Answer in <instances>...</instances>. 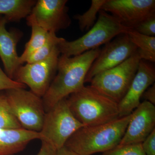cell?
<instances>
[{"mask_svg":"<svg viewBox=\"0 0 155 155\" xmlns=\"http://www.w3.org/2000/svg\"><path fill=\"white\" fill-rule=\"evenodd\" d=\"M101 51L98 48L79 55L60 56L57 74L42 98L46 112L84 86L86 75Z\"/></svg>","mask_w":155,"mask_h":155,"instance_id":"6da1fadb","label":"cell"},{"mask_svg":"<svg viewBox=\"0 0 155 155\" xmlns=\"http://www.w3.org/2000/svg\"><path fill=\"white\" fill-rule=\"evenodd\" d=\"M131 114L105 124L83 126L68 140L64 146L80 155L104 153L118 146Z\"/></svg>","mask_w":155,"mask_h":155,"instance_id":"7a4b0ae2","label":"cell"},{"mask_svg":"<svg viewBox=\"0 0 155 155\" xmlns=\"http://www.w3.org/2000/svg\"><path fill=\"white\" fill-rule=\"evenodd\" d=\"M67 100L73 116L84 126L101 125L119 118L118 103L90 85L70 94Z\"/></svg>","mask_w":155,"mask_h":155,"instance_id":"3957f363","label":"cell"},{"mask_svg":"<svg viewBox=\"0 0 155 155\" xmlns=\"http://www.w3.org/2000/svg\"><path fill=\"white\" fill-rule=\"evenodd\" d=\"M130 29L113 15L101 10L97 22L87 33L73 41L65 40L58 45V48L61 54L67 57L79 55L107 44L115 37L127 33Z\"/></svg>","mask_w":155,"mask_h":155,"instance_id":"277c9868","label":"cell"},{"mask_svg":"<svg viewBox=\"0 0 155 155\" xmlns=\"http://www.w3.org/2000/svg\"><path fill=\"white\" fill-rule=\"evenodd\" d=\"M83 126L73 116L65 98L46 112L39 132L41 140L49 143L58 150L64 147L72 134Z\"/></svg>","mask_w":155,"mask_h":155,"instance_id":"5b68a950","label":"cell"},{"mask_svg":"<svg viewBox=\"0 0 155 155\" xmlns=\"http://www.w3.org/2000/svg\"><path fill=\"white\" fill-rule=\"evenodd\" d=\"M140 60L136 52L120 65L96 75L90 81V86L119 104L129 89Z\"/></svg>","mask_w":155,"mask_h":155,"instance_id":"8992f818","label":"cell"},{"mask_svg":"<svg viewBox=\"0 0 155 155\" xmlns=\"http://www.w3.org/2000/svg\"><path fill=\"white\" fill-rule=\"evenodd\" d=\"M6 91L12 113L21 127L40 132L46 114L42 98L25 89H12Z\"/></svg>","mask_w":155,"mask_h":155,"instance_id":"52a82bcc","label":"cell"},{"mask_svg":"<svg viewBox=\"0 0 155 155\" xmlns=\"http://www.w3.org/2000/svg\"><path fill=\"white\" fill-rule=\"evenodd\" d=\"M60 54L57 46L43 61L21 65L15 72L14 80L28 86L31 91L42 98L55 76Z\"/></svg>","mask_w":155,"mask_h":155,"instance_id":"ba28073f","label":"cell"},{"mask_svg":"<svg viewBox=\"0 0 155 155\" xmlns=\"http://www.w3.org/2000/svg\"><path fill=\"white\" fill-rule=\"evenodd\" d=\"M137 48L127 33L117 36L106 44L92 64L85 82H90L99 73L120 65L136 53Z\"/></svg>","mask_w":155,"mask_h":155,"instance_id":"9c48e42d","label":"cell"},{"mask_svg":"<svg viewBox=\"0 0 155 155\" xmlns=\"http://www.w3.org/2000/svg\"><path fill=\"white\" fill-rule=\"evenodd\" d=\"M101 10L110 12L126 27L133 29L155 15V0H107Z\"/></svg>","mask_w":155,"mask_h":155,"instance_id":"30bf717a","label":"cell"},{"mask_svg":"<svg viewBox=\"0 0 155 155\" xmlns=\"http://www.w3.org/2000/svg\"><path fill=\"white\" fill-rule=\"evenodd\" d=\"M67 0H38L31 11L37 22L50 33L68 28L71 20L68 14Z\"/></svg>","mask_w":155,"mask_h":155,"instance_id":"8fae6325","label":"cell"},{"mask_svg":"<svg viewBox=\"0 0 155 155\" xmlns=\"http://www.w3.org/2000/svg\"><path fill=\"white\" fill-rule=\"evenodd\" d=\"M155 129V105L144 101L131 113L125 134L118 146L141 143Z\"/></svg>","mask_w":155,"mask_h":155,"instance_id":"7c38bea8","label":"cell"},{"mask_svg":"<svg viewBox=\"0 0 155 155\" xmlns=\"http://www.w3.org/2000/svg\"><path fill=\"white\" fill-rule=\"evenodd\" d=\"M155 68L149 62L140 60L138 69L129 88L118 104L119 117L130 115L140 104L145 91L154 83Z\"/></svg>","mask_w":155,"mask_h":155,"instance_id":"4fadbf2b","label":"cell"},{"mask_svg":"<svg viewBox=\"0 0 155 155\" xmlns=\"http://www.w3.org/2000/svg\"><path fill=\"white\" fill-rule=\"evenodd\" d=\"M8 21L5 17L0 16V58L2 62L5 72L11 79L21 64L17 54V45L21 33L6 28Z\"/></svg>","mask_w":155,"mask_h":155,"instance_id":"5bb4252c","label":"cell"},{"mask_svg":"<svg viewBox=\"0 0 155 155\" xmlns=\"http://www.w3.org/2000/svg\"><path fill=\"white\" fill-rule=\"evenodd\" d=\"M41 140L39 132L21 128H0V155H13L25 148L34 140Z\"/></svg>","mask_w":155,"mask_h":155,"instance_id":"9a60e30c","label":"cell"},{"mask_svg":"<svg viewBox=\"0 0 155 155\" xmlns=\"http://www.w3.org/2000/svg\"><path fill=\"white\" fill-rule=\"evenodd\" d=\"M36 2L34 0H0V16L8 22H18L27 17Z\"/></svg>","mask_w":155,"mask_h":155,"instance_id":"2e32d148","label":"cell"},{"mask_svg":"<svg viewBox=\"0 0 155 155\" xmlns=\"http://www.w3.org/2000/svg\"><path fill=\"white\" fill-rule=\"evenodd\" d=\"M27 24L31 28L30 40L26 44L25 49L19 57V61L22 65L25 63L27 58L37 50L41 47L49 38L52 34L48 32L38 24L34 16L30 14L26 17Z\"/></svg>","mask_w":155,"mask_h":155,"instance_id":"e0dca14e","label":"cell"},{"mask_svg":"<svg viewBox=\"0 0 155 155\" xmlns=\"http://www.w3.org/2000/svg\"><path fill=\"white\" fill-rule=\"evenodd\" d=\"M131 41L137 48V53L141 60L155 62V37L143 35L133 29L127 31Z\"/></svg>","mask_w":155,"mask_h":155,"instance_id":"ac0fdd59","label":"cell"},{"mask_svg":"<svg viewBox=\"0 0 155 155\" xmlns=\"http://www.w3.org/2000/svg\"><path fill=\"white\" fill-rule=\"evenodd\" d=\"M107 0H92L89 8L83 14H78L74 18L78 21L79 28L81 31L89 30L95 23L97 15L101 10L102 7Z\"/></svg>","mask_w":155,"mask_h":155,"instance_id":"d6986e66","label":"cell"},{"mask_svg":"<svg viewBox=\"0 0 155 155\" xmlns=\"http://www.w3.org/2000/svg\"><path fill=\"white\" fill-rule=\"evenodd\" d=\"M65 40L63 38L57 36L55 33L52 34L44 44L27 58L25 63L32 64L43 61L49 57L55 48Z\"/></svg>","mask_w":155,"mask_h":155,"instance_id":"ffe728a7","label":"cell"},{"mask_svg":"<svg viewBox=\"0 0 155 155\" xmlns=\"http://www.w3.org/2000/svg\"><path fill=\"white\" fill-rule=\"evenodd\" d=\"M13 115L6 94H0V128H21Z\"/></svg>","mask_w":155,"mask_h":155,"instance_id":"44dd1931","label":"cell"},{"mask_svg":"<svg viewBox=\"0 0 155 155\" xmlns=\"http://www.w3.org/2000/svg\"><path fill=\"white\" fill-rule=\"evenodd\" d=\"M101 155H146L141 143H135L117 146L113 149L103 153Z\"/></svg>","mask_w":155,"mask_h":155,"instance_id":"7402d4cb","label":"cell"},{"mask_svg":"<svg viewBox=\"0 0 155 155\" xmlns=\"http://www.w3.org/2000/svg\"><path fill=\"white\" fill-rule=\"evenodd\" d=\"M138 33L150 37L155 36V15L138 23L133 28Z\"/></svg>","mask_w":155,"mask_h":155,"instance_id":"603a6c76","label":"cell"},{"mask_svg":"<svg viewBox=\"0 0 155 155\" xmlns=\"http://www.w3.org/2000/svg\"><path fill=\"white\" fill-rule=\"evenodd\" d=\"M26 85L11 79L0 67V91L26 88Z\"/></svg>","mask_w":155,"mask_h":155,"instance_id":"cb8c5ba5","label":"cell"},{"mask_svg":"<svg viewBox=\"0 0 155 155\" xmlns=\"http://www.w3.org/2000/svg\"><path fill=\"white\" fill-rule=\"evenodd\" d=\"M143 151L146 155H155V129L141 143Z\"/></svg>","mask_w":155,"mask_h":155,"instance_id":"d4e9b609","label":"cell"},{"mask_svg":"<svg viewBox=\"0 0 155 155\" xmlns=\"http://www.w3.org/2000/svg\"><path fill=\"white\" fill-rule=\"evenodd\" d=\"M57 150L49 143L41 140V147L37 155H56Z\"/></svg>","mask_w":155,"mask_h":155,"instance_id":"484cf974","label":"cell"},{"mask_svg":"<svg viewBox=\"0 0 155 155\" xmlns=\"http://www.w3.org/2000/svg\"><path fill=\"white\" fill-rule=\"evenodd\" d=\"M142 97L144 98L145 101H147L151 104L154 105L155 104V84L154 83L146 90Z\"/></svg>","mask_w":155,"mask_h":155,"instance_id":"4316f807","label":"cell"},{"mask_svg":"<svg viewBox=\"0 0 155 155\" xmlns=\"http://www.w3.org/2000/svg\"><path fill=\"white\" fill-rule=\"evenodd\" d=\"M56 155H80L68 149L65 146L57 150Z\"/></svg>","mask_w":155,"mask_h":155,"instance_id":"83f0119b","label":"cell"}]
</instances>
